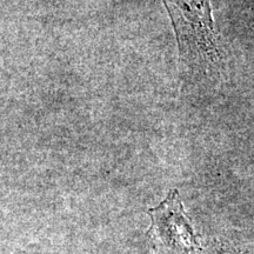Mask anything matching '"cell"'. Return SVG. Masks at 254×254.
Here are the masks:
<instances>
[{
    "instance_id": "6da1fadb",
    "label": "cell",
    "mask_w": 254,
    "mask_h": 254,
    "mask_svg": "<svg viewBox=\"0 0 254 254\" xmlns=\"http://www.w3.org/2000/svg\"><path fill=\"white\" fill-rule=\"evenodd\" d=\"M176 27L183 51L215 56L214 28L209 0H163Z\"/></svg>"
},
{
    "instance_id": "7a4b0ae2",
    "label": "cell",
    "mask_w": 254,
    "mask_h": 254,
    "mask_svg": "<svg viewBox=\"0 0 254 254\" xmlns=\"http://www.w3.org/2000/svg\"><path fill=\"white\" fill-rule=\"evenodd\" d=\"M152 228L154 236L172 254H199L200 246L187 220L179 192L171 190L158 207L151 208Z\"/></svg>"
}]
</instances>
